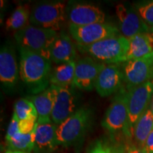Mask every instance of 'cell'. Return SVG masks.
<instances>
[{
  "instance_id": "d6a6232c",
  "label": "cell",
  "mask_w": 153,
  "mask_h": 153,
  "mask_svg": "<svg viewBox=\"0 0 153 153\" xmlns=\"http://www.w3.org/2000/svg\"><path fill=\"white\" fill-rule=\"evenodd\" d=\"M150 109L152 111V114H153V94H152V101H151V104H150Z\"/></svg>"
},
{
  "instance_id": "4fadbf2b",
  "label": "cell",
  "mask_w": 153,
  "mask_h": 153,
  "mask_svg": "<svg viewBox=\"0 0 153 153\" xmlns=\"http://www.w3.org/2000/svg\"><path fill=\"white\" fill-rule=\"evenodd\" d=\"M19 74L14 46L10 43H6L0 50L1 83L7 89H13L18 82Z\"/></svg>"
},
{
  "instance_id": "5b68a950",
  "label": "cell",
  "mask_w": 153,
  "mask_h": 153,
  "mask_svg": "<svg viewBox=\"0 0 153 153\" xmlns=\"http://www.w3.org/2000/svg\"><path fill=\"white\" fill-rule=\"evenodd\" d=\"M111 133L122 131L127 139H132L133 133L129 120L126 101V90L122 87L107 109L101 123Z\"/></svg>"
},
{
  "instance_id": "f546056e",
  "label": "cell",
  "mask_w": 153,
  "mask_h": 153,
  "mask_svg": "<svg viewBox=\"0 0 153 153\" xmlns=\"http://www.w3.org/2000/svg\"><path fill=\"white\" fill-rule=\"evenodd\" d=\"M144 148L147 153H153V129L145 143Z\"/></svg>"
},
{
  "instance_id": "44dd1931",
  "label": "cell",
  "mask_w": 153,
  "mask_h": 153,
  "mask_svg": "<svg viewBox=\"0 0 153 153\" xmlns=\"http://www.w3.org/2000/svg\"><path fill=\"white\" fill-rule=\"evenodd\" d=\"M153 129V114L150 107L137 120L133 130L134 143L144 148L145 143Z\"/></svg>"
},
{
  "instance_id": "9a60e30c",
  "label": "cell",
  "mask_w": 153,
  "mask_h": 153,
  "mask_svg": "<svg viewBox=\"0 0 153 153\" xmlns=\"http://www.w3.org/2000/svg\"><path fill=\"white\" fill-rule=\"evenodd\" d=\"M57 126L51 120L38 119L35 129V149L40 153H49L59 144L57 140Z\"/></svg>"
},
{
  "instance_id": "4316f807",
  "label": "cell",
  "mask_w": 153,
  "mask_h": 153,
  "mask_svg": "<svg viewBox=\"0 0 153 153\" xmlns=\"http://www.w3.org/2000/svg\"><path fill=\"white\" fill-rule=\"evenodd\" d=\"M19 119L17 117L16 114L14 112L13 113L12 117L10 120V123L9 124L8 128H7V134H6V141L9 140L11 137L16 135L17 133H19Z\"/></svg>"
},
{
  "instance_id": "83f0119b",
  "label": "cell",
  "mask_w": 153,
  "mask_h": 153,
  "mask_svg": "<svg viewBox=\"0 0 153 153\" xmlns=\"http://www.w3.org/2000/svg\"><path fill=\"white\" fill-rule=\"evenodd\" d=\"M90 153H112L111 147L105 145L101 141H98L91 149Z\"/></svg>"
},
{
  "instance_id": "836d02e7",
  "label": "cell",
  "mask_w": 153,
  "mask_h": 153,
  "mask_svg": "<svg viewBox=\"0 0 153 153\" xmlns=\"http://www.w3.org/2000/svg\"><path fill=\"white\" fill-rule=\"evenodd\" d=\"M150 33H152V35H153V27H152V28H150Z\"/></svg>"
},
{
  "instance_id": "277c9868",
  "label": "cell",
  "mask_w": 153,
  "mask_h": 153,
  "mask_svg": "<svg viewBox=\"0 0 153 153\" xmlns=\"http://www.w3.org/2000/svg\"><path fill=\"white\" fill-rule=\"evenodd\" d=\"M91 118V111L87 107L78 108L70 117L57 126V140L59 145L72 146L82 138Z\"/></svg>"
},
{
  "instance_id": "603a6c76",
  "label": "cell",
  "mask_w": 153,
  "mask_h": 153,
  "mask_svg": "<svg viewBox=\"0 0 153 153\" xmlns=\"http://www.w3.org/2000/svg\"><path fill=\"white\" fill-rule=\"evenodd\" d=\"M6 142L10 150L29 153L35 149V131L28 134L19 132Z\"/></svg>"
},
{
  "instance_id": "ba28073f",
  "label": "cell",
  "mask_w": 153,
  "mask_h": 153,
  "mask_svg": "<svg viewBox=\"0 0 153 153\" xmlns=\"http://www.w3.org/2000/svg\"><path fill=\"white\" fill-rule=\"evenodd\" d=\"M69 31L77 44L83 45H91L101 40L119 35L118 28L106 22L82 26L69 25Z\"/></svg>"
},
{
  "instance_id": "484cf974",
  "label": "cell",
  "mask_w": 153,
  "mask_h": 153,
  "mask_svg": "<svg viewBox=\"0 0 153 153\" xmlns=\"http://www.w3.org/2000/svg\"><path fill=\"white\" fill-rule=\"evenodd\" d=\"M37 116H32L24 120H19V131L21 133L28 134L30 133L35 129L36 123H37Z\"/></svg>"
},
{
  "instance_id": "5bb4252c",
  "label": "cell",
  "mask_w": 153,
  "mask_h": 153,
  "mask_svg": "<svg viewBox=\"0 0 153 153\" xmlns=\"http://www.w3.org/2000/svg\"><path fill=\"white\" fill-rule=\"evenodd\" d=\"M123 80V71L117 64L106 65L99 74L95 89L101 97H108L120 90Z\"/></svg>"
},
{
  "instance_id": "d4e9b609",
  "label": "cell",
  "mask_w": 153,
  "mask_h": 153,
  "mask_svg": "<svg viewBox=\"0 0 153 153\" xmlns=\"http://www.w3.org/2000/svg\"><path fill=\"white\" fill-rule=\"evenodd\" d=\"M135 9L149 28L153 27V0L137 3Z\"/></svg>"
},
{
  "instance_id": "d6986e66",
  "label": "cell",
  "mask_w": 153,
  "mask_h": 153,
  "mask_svg": "<svg viewBox=\"0 0 153 153\" xmlns=\"http://www.w3.org/2000/svg\"><path fill=\"white\" fill-rule=\"evenodd\" d=\"M76 61L57 65L50 74V85L64 88H73Z\"/></svg>"
},
{
  "instance_id": "1f68e13d",
  "label": "cell",
  "mask_w": 153,
  "mask_h": 153,
  "mask_svg": "<svg viewBox=\"0 0 153 153\" xmlns=\"http://www.w3.org/2000/svg\"><path fill=\"white\" fill-rule=\"evenodd\" d=\"M5 153H28V152H22V151H18V150H7Z\"/></svg>"
},
{
  "instance_id": "3957f363",
  "label": "cell",
  "mask_w": 153,
  "mask_h": 153,
  "mask_svg": "<svg viewBox=\"0 0 153 153\" xmlns=\"http://www.w3.org/2000/svg\"><path fill=\"white\" fill-rule=\"evenodd\" d=\"M59 33L53 30L46 29L29 24L15 32L17 45L39 53L51 60V49Z\"/></svg>"
},
{
  "instance_id": "8992f818",
  "label": "cell",
  "mask_w": 153,
  "mask_h": 153,
  "mask_svg": "<svg viewBox=\"0 0 153 153\" xmlns=\"http://www.w3.org/2000/svg\"><path fill=\"white\" fill-rule=\"evenodd\" d=\"M67 4L65 1L39 3L32 9L30 24L46 29L59 31L65 22Z\"/></svg>"
},
{
  "instance_id": "7a4b0ae2",
  "label": "cell",
  "mask_w": 153,
  "mask_h": 153,
  "mask_svg": "<svg viewBox=\"0 0 153 153\" xmlns=\"http://www.w3.org/2000/svg\"><path fill=\"white\" fill-rule=\"evenodd\" d=\"M76 48L99 62L118 64L127 61L129 40L123 36H116L88 45L76 44Z\"/></svg>"
},
{
  "instance_id": "7c38bea8",
  "label": "cell",
  "mask_w": 153,
  "mask_h": 153,
  "mask_svg": "<svg viewBox=\"0 0 153 153\" xmlns=\"http://www.w3.org/2000/svg\"><path fill=\"white\" fill-rule=\"evenodd\" d=\"M51 86L55 94L51 120L55 124L59 126L77 110L75 95L72 88Z\"/></svg>"
},
{
  "instance_id": "6da1fadb",
  "label": "cell",
  "mask_w": 153,
  "mask_h": 153,
  "mask_svg": "<svg viewBox=\"0 0 153 153\" xmlns=\"http://www.w3.org/2000/svg\"><path fill=\"white\" fill-rule=\"evenodd\" d=\"M18 51L20 56V77L30 91L36 94L48 88L52 70L51 60L19 45Z\"/></svg>"
},
{
  "instance_id": "30bf717a",
  "label": "cell",
  "mask_w": 153,
  "mask_h": 153,
  "mask_svg": "<svg viewBox=\"0 0 153 153\" xmlns=\"http://www.w3.org/2000/svg\"><path fill=\"white\" fill-rule=\"evenodd\" d=\"M116 14L119 32L128 39L137 34L150 31L149 26L140 16L135 9L131 6L118 4L116 7Z\"/></svg>"
},
{
  "instance_id": "f1b7e54d",
  "label": "cell",
  "mask_w": 153,
  "mask_h": 153,
  "mask_svg": "<svg viewBox=\"0 0 153 153\" xmlns=\"http://www.w3.org/2000/svg\"><path fill=\"white\" fill-rule=\"evenodd\" d=\"M129 140L131 139H128V142L126 144L128 153H147L144 148L137 146L134 143L129 141Z\"/></svg>"
},
{
  "instance_id": "cb8c5ba5",
  "label": "cell",
  "mask_w": 153,
  "mask_h": 153,
  "mask_svg": "<svg viewBox=\"0 0 153 153\" xmlns=\"http://www.w3.org/2000/svg\"><path fill=\"white\" fill-rule=\"evenodd\" d=\"M14 112L16 114L19 120L26 119L32 116L38 117V113L35 106L27 98L20 99L15 102Z\"/></svg>"
},
{
  "instance_id": "ac0fdd59",
  "label": "cell",
  "mask_w": 153,
  "mask_h": 153,
  "mask_svg": "<svg viewBox=\"0 0 153 153\" xmlns=\"http://www.w3.org/2000/svg\"><path fill=\"white\" fill-rule=\"evenodd\" d=\"M127 60H137L153 55V35L150 31L130 38Z\"/></svg>"
},
{
  "instance_id": "7402d4cb",
  "label": "cell",
  "mask_w": 153,
  "mask_h": 153,
  "mask_svg": "<svg viewBox=\"0 0 153 153\" xmlns=\"http://www.w3.org/2000/svg\"><path fill=\"white\" fill-rule=\"evenodd\" d=\"M30 12L31 11L28 4L18 6L6 22L7 29L16 32L29 25Z\"/></svg>"
},
{
  "instance_id": "ffe728a7",
  "label": "cell",
  "mask_w": 153,
  "mask_h": 153,
  "mask_svg": "<svg viewBox=\"0 0 153 153\" xmlns=\"http://www.w3.org/2000/svg\"><path fill=\"white\" fill-rule=\"evenodd\" d=\"M26 98L29 99L35 106L38 113V119L51 118L55 94L51 85L41 92L28 96Z\"/></svg>"
},
{
  "instance_id": "8fae6325",
  "label": "cell",
  "mask_w": 153,
  "mask_h": 153,
  "mask_svg": "<svg viewBox=\"0 0 153 153\" xmlns=\"http://www.w3.org/2000/svg\"><path fill=\"white\" fill-rule=\"evenodd\" d=\"M123 73L127 89L153 81V55L127 60L123 65Z\"/></svg>"
},
{
  "instance_id": "52a82bcc",
  "label": "cell",
  "mask_w": 153,
  "mask_h": 153,
  "mask_svg": "<svg viewBox=\"0 0 153 153\" xmlns=\"http://www.w3.org/2000/svg\"><path fill=\"white\" fill-rule=\"evenodd\" d=\"M152 94L153 81L147 82L126 90V101L132 133L137 120L150 107Z\"/></svg>"
},
{
  "instance_id": "4dcf8cb0",
  "label": "cell",
  "mask_w": 153,
  "mask_h": 153,
  "mask_svg": "<svg viewBox=\"0 0 153 153\" xmlns=\"http://www.w3.org/2000/svg\"><path fill=\"white\" fill-rule=\"evenodd\" d=\"M112 153H128L126 145L119 144L111 147Z\"/></svg>"
},
{
  "instance_id": "e0dca14e",
  "label": "cell",
  "mask_w": 153,
  "mask_h": 153,
  "mask_svg": "<svg viewBox=\"0 0 153 153\" xmlns=\"http://www.w3.org/2000/svg\"><path fill=\"white\" fill-rule=\"evenodd\" d=\"M76 45L70 36L61 33L53 43L51 49V60L57 65L75 61Z\"/></svg>"
},
{
  "instance_id": "2e32d148",
  "label": "cell",
  "mask_w": 153,
  "mask_h": 153,
  "mask_svg": "<svg viewBox=\"0 0 153 153\" xmlns=\"http://www.w3.org/2000/svg\"><path fill=\"white\" fill-rule=\"evenodd\" d=\"M105 18L104 11L90 4H74L68 11L69 25L76 26L105 22Z\"/></svg>"
},
{
  "instance_id": "9c48e42d",
  "label": "cell",
  "mask_w": 153,
  "mask_h": 153,
  "mask_svg": "<svg viewBox=\"0 0 153 153\" xmlns=\"http://www.w3.org/2000/svg\"><path fill=\"white\" fill-rule=\"evenodd\" d=\"M106 64L89 56L76 61L74 87L80 90L91 91L95 88L97 78Z\"/></svg>"
}]
</instances>
